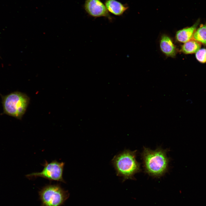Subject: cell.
I'll return each mask as SVG.
<instances>
[{
	"label": "cell",
	"mask_w": 206,
	"mask_h": 206,
	"mask_svg": "<svg viewBox=\"0 0 206 206\" xmlns=\"http://www.w3.org/2000/svg\"><path fill=\"white\" fill-rule=\"evenodd\" d=\"M169 151L158 147L154 150L143 147L141 154L144 172L154 178H160L167 171L170 158L167 155Z\"/></svg>",
	"instance_id": "cell-1"
},
{
	"label": "cell",
	"mask_w": 206,
	"mask_h": 206,
	"mask_svg": "<svg viewBox=\"0 0 206 206\" xmlns=\"http://www.w3.org/2000/svg\"><path fill=\"white\" fill-rule=\"evenodd\" d=\"M137 152V150H125L112 160L116 175L122 177V182L127 179L135 180L134 175L141 171L140 164L136 160Z\"/></svg>",
	"instance_id": "cell-2"
},
{
	"label": "cell",
	"mask_w": 206,
	"mask_h": 206,
	"mask_svg": "<svg viewBox=\"0 0 206 206\" xmlns=\"http://www.w3.org/2000/svg\"><path fill=\"white\" fill-rule=\"evenodd\" d=\"M1 97L3 113L21 119L29 104V97L19 92H13Z\"/></svg>",
	"instance_id": "cell-3"
},
{
	"label": "cell",
	"mask_w": 206,
	"mask_h": 206,
	"mask_svg": "<svg viewBox=\"0 0 206 206\" xmlns=\"http://www.w3.org/2000/svg\"><path fill=\"white\" fill-rule=\"evenodd\" d=\"M41 206H62L68 198L70 194L59 184H49L39 192Z\"/></svg>",
	"instance_id": "cell-4"
},
{
	"label": "cell",
	"mask_w": 206,
	"mask_h": 206,
	"mask_svg": "<svg viewBox=\"0 0 206 206\" xmlns=\"http://www.w3.org/2000/svg\"><path fill=\"white\" fill-rule=\"evenodd\" d=\"M64 165V163L58 162L56 160L50 163L45 161L42 165L43 168L41 172L33 173L27 174L26 176L29 179L39 177L50 181L66 183L63 177Z\"/></svg>",
	"instance_id": "cell-5"
},
{
	"label": "cell",
	"mask_w": 206,
	"mask_h": 206,
	"mask_svg": "<svg viewBox=\"0 0 206 206\" xmlns=\"http://www.w3.org/2000/svg\"><path fill=\"white\" fill-rule=\"evenodd\" d=\"M84 7L87 13L91 16L103 17L112 20L105 5L100 0H86Z\"/></svg>",
	"instance_id": "cell-6"
},
{
	"label": "cell",
	"mask_w": 206,
	"mask_h": 206,
	"mask_svg": "<svg viewBox=\"0 0 206 206\" xmlns=\"http://www.w3.org/2000/svg\"><path fill=\"white\" fill-rule=\"evenodd\" d=\"M199 19L191 26L184 28L177 31L176 33V38L179 42L185 43L193 39V34L200 23Z\"/></svg>",
	"instance_id": "cell-7"
},
{
	"label": "cell",
	"mask_w": 206,
	"mask_h": 206,
	"mask_svg": "<svg viewBox=\"0 0 206 206\" xmlns=\"http://www.w3.org/2000/svg\"><path fill=\"white\" fill-rule=\"evenodd\" d=\"M160 46L161 50L167 56L174 58L176 56L177 52L176 47L171 39L167 35L162 36Z\"/></svg>",
	"instance_id": "cell-8"
},
{
	"label": "cell",
	"mask_w": 206,
	"mask_h": 206,
	"mask_svg": "<svg viewBox=\"0 0 206 206\" xmlns=\"http://www.w3.org/2000/svg\"><path fill=\"white\" fill-rule=\"evenodd\" d=\"M105 5L108 11L117 16L122 15L128 8L125 5L115 0H106Z\"/></svg>",
	"instance_id": "cell-9"
},
{
	"label": "cell",
	"mask_w": 206,
	"mask_h": 206,
	"mask_svg": "<svg viewBox=\"0 0 206 206\" xmlns=\"http://www.w3.org/2000/svg\"><path fill=\"white\" fill-rule=\"evenodd\" d=\"M201 44L192 39L182 46L181 51L185 54H191L196 53L201 48Z\"/></svg>",
	"instance_id": "cell-10"
},
{
	"label": "cell",
	"mask_w": 206,
	"mask_h": 206,
	"mask_svg": "<svg viewBox=\"0 0 206 206\" xmlns=\"http://www.w3.org/2000/svg\"><path fill=\"white\" fill-rule=\"evenodd\" d=\"M193 39L206 45V23L201 24L193 34Z\"/></svg>",
	"instance_id": "cell-11"
},
{
	"label": "cell",
	"mask_w": 206,
	"mask_h": 206,
	"mask_svg": "<svg viewBox=\"0 0 206 206\" xmlns=\"http://www.w3.org/2000/svg\"><path fill=\"white\" fill-rule=\"evenodd\" d=\"M197 60L202 63H206V49H200L195 53Z\"/></svg>",
	"instance_id": "cell-12"
}]
</instances>
